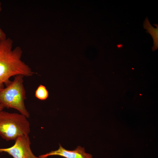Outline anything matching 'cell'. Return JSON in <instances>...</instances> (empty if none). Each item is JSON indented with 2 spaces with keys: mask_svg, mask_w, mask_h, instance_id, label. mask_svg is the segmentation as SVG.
<instances>
[{
  "mask_svg": "<svg viewBox=\"0 0 158 158\" xmlns=\"http://www.w3.org/2000/svg\"><path fill=\"white\" fill-rule=\"evenodd\" d=\"M123 45L122 44H120L117 45V47L118 48H120L122 47Z\"/></svg>",
  "mask_w": 158,
  "mask_h": 158,
  "instance_id": "cell-9",
  "label": "cell"
},
{
  "mask_svg": "<svg viewBox=\"0 0 158 158\" xmlns=\"http://www.w3.org/2000/svg\"><path fill=\"white\" fill-rule=\"evenodd\" d=\"M27 118L21 114L0 111V136L8 141L20 136L28 135L30 130Z\"/></svg>",
  "mask_w": 158,
  "mask_h": 158,
  "instance_id": "cell-3",
  "label": "cell"
},
{
  "mask_svg": "<svg viewBox=\"0 0 158 158\" xmlns=\"http://www.w3.org/2000/svg\"><path fill=\"white\" fill-rule=\"evenodd\" d=\"M52 155H59L65 158H92V155L86 153L83 147L78 146L75 150L71 151L65 149L60 145H59V148L58 150L51 151L39 157L47 158Z\"/></svg>",
  "mask_w": 158,
  "mask_h": 158,
  "instance_id": "cell-5",
  "label": "cell"
},
{
  "mask_svg": "<svg viewBox=\"0 0 158 158\" xmlns=\"http://www.w3.org/2000/svg\"><path fill=\"white\" fill-rule=\"evenodd\" d=\"M153 25L156 27V28L152 26L147 17L143 22V28L147 30L146 32L149 33L153 38L154 45L152 49L153 51H154L158 48V25L155 23Z\"/></svg>",
  "mask_w": 158,
  "mask_h": 158,
  "instance_id": "cell-6",
  "label": "cell"
},
{
  "mask_svg": "<svg viewBox=\"0 0 158 158\" xmlns=\"http://www.w3.org/2000/svg\"><path fill=\"white\" fill-rule=\"evenodd\" d=\"M39 158H43V157H39Z\"/></svg>",
  "mask_w": 158,
  "mask_h": 158,
  "instance_id": "cell-11",
  "label": "cell"
},
{
  "mask_svg": "<svg viewBox=\"0 0 158 158\" xmlns=\"http://www.w3.org/2000/svg\"><path fill=\"white\" fill-rule=\"evenodd\" d=\"M24 77L21 75L15 76L5 87L0 89V104L4 108L15 109L28 118L30 114L25 104L26 97Z\"/></svg>",
  "mask_w": 158,
  "mask_h": 158,
  "instance_id": "cell-2",
  "label": "cell"
},
{
  "mask_svg": "<svg viewBox=\"0 0 158 158\" xmlns=\"http://www.w3.org/2000/svg\"><path fill=\"white\" fill-rule=\"evenodd\" d=\"M10 38L0 41V89L10 82V78L19 75L32 76L35 73L21 60L23 51L19 47L13 48Z\"/></svg>",
  "mask_w": 158,
  "mask_h": 158,
  "instance_id": "cell-1",
  "label": "cell"
},
{
  "mask_svg": "<svg viewBox=\"0 0 158 158\" xmlns=\"http://www.w3.org/2000/svg\"><path fill=\"white\" fill-rule=\"evenodd\" d=\"M2 10V4L0 2V12ZM7 38L6 35L0 28V41L3 40Z\"/></svg>",
  "mask_w": 158,
  "mask_h": 158,
  "instance_id": "cell-8",
  "label": "cell"
},
{
  "mask_svg": "<svg viewBox=\"0 0 158 158\" xmlns=\"http://www.w3.org/2000/svg\"><path fill=\"white\" fill-rule=\"evenodd\" d=\"M36 98L41 100H46L49 96V92L46 87L42 84L37 87L35 92Z\"/></svg>",
  "mask_w": 158,
  "mask_h": 158,
  "instance_id": "cell-7",
  "label": "cell"
},
{
  "mask_svg": "<svg viewBox=\"0 0 158 158\" xmlns=\"http://www.w3.org/2000/svg\"><path fill=\"white\" fill-rule=\"evenodd\" d=\"M31 142L28 135L18 137L14 144L7 148H0V152H5L13 158H39L32 153L30 148Z\"/></svg>",
  "mask_w": 158,
  "mask_h": 158,
  "instance_id": "cell-4",
  "label": "cell"
},
{
  "mask_svg": "<svg viewBox=\"0 0 158 158\" xmlns=\"http://www.w3.org/2000/svg\"><path fill=\"white\" fill-rule=\"evenodd\" d=\"M4 108L0 104V111L3 110Z\"/></svg>",
  "mask_w": 158,
  "mask_h": 158,
  "instance_id": "cell-10",
  "label": "cell"
}]
</instances>
